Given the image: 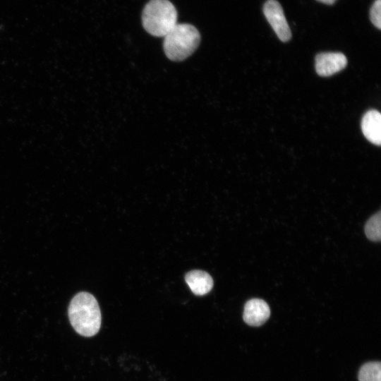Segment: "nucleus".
Here are the masks:
<instances>
[{
    "instance_id": "9b49d317",
    "label": "nucleus",
    "mask_w": 381,
    "mask_h": 381,
    "mask_svg": "<svg viewBox=\"0 0 381 381\" xmlns=\"http://www.w3.org/2000/svg\"><path fill=\"white\" fill-rule=\"evenodd\" d=\"M370 18L373 24L381 29V0H375L371 6Z\"/></svg>"
},
{
    "instance_id": "f8f14e48",
    "label": "nucleus",
    "mask_w": 381,
    "mask_h": 381,
    "mask_svg": "<svg viewBox=\"0 0 381 381\" xmlns=\"http://www.w3.org/2000/svg\"><path fill=\"white\" fill-rule=\"evenodd\" d=\"M325 4H333L337 0H317Z\"/></svg>"
},
{
    "instance_id": "f257e3e1",
    "label": "nucleus",
    "mask_w": 381,
    "mask_h": 381,
    "mask_svg": "<svg viewBox=\"0 0 381 381\" xmlns=\"http://www.w3.org/2000/svg\"><path fill=\"white\" fill-rule=\"evenodd\" d=\"M68 315L74 330L83 337L95 336L100 329V309L97 301L90 293L77 294L69 303Z\"/></svg>"
},
{
    "instance_id": "39448f33",
    "label": "nucleus",
    "mask_w": 381,
    "mask_h": 381,
    "mask_svg": "<svg viewBox=\"0 0 381 381\" xmlns=\"http://www.w3.org/2000/svg\"><path fill=\"white\" fill-rule=\"evenodd\" d=\"M347 64L345 55L340 52H325L315 57V70L320 76H330L343 68Z\"/></svg>"
},
{
    "instance_id": "9d476101",
    "label": "nucleus",
    "mask_w": 381,
    "mask_h": 381,
    "mask_svg": "<svg viewBox=\"0 0 381 381\" xmlns=\"http://www.w3.org/2000/svg\"><path fill=\"white\" fill-rule=\"evenodd\" d=\"M380 211L373 215L365 225V234L373 241H379L381 236Z\"/></svg>"
},
{
    "instance_id": "1a4fd4ad",
    "label": "nucleus",
    "mask_w": 381,
    "mask_h": 381,
    "mask_svg": "<svg viewBox=\"0 0 381 381\" xmlns=\"http://www.w3.org/2000/svg\"><path fill=\"white\" fill-rule=\"evenodd\" d=\"M358 381H381V363L379 361L363 364L358 372Z\"/></svg>"
},
{
    "instance_id": "20e7f679",
    "label": "nucleus",
    "mask_w": 381,
    "mask_h": 381,
    "mask_svg": "<svg viewBox=\"0 0 381 381\" xmlns=\"http://www.w3.org/2000/svg\"><path fill=\"white\" fill-rule=\"evenodd\" d=\"M263 12L279 39L289 41L291 33L281 4L276 0H268L264 4Z\"/></svg>"
},
{
    "instance_id": "6e6552de",
    "label": "nucleus",
    "mask_w": 381,
    "mask_h": 381,
    "mask_svg": "<svg viewBox=\"0 0 381 381\" xmlns=\"http://www.w3.org/2000/svg\"><path fill=\"white\" fill-rule=\"evenodd\" d=\"M185 280L192 292L197 296H203L211 291L213 280L211 276L202 270H192L186 274Z\"/></svg>"
},
{
    "instance_id": "423d86ee",
    "label": "nucleus",
    "mask_w": 381,
    "mask_h": 381,
    "mask_svg": "<svg viewBox=\"0 0 381 381\" xmlns=\"http://www.w3.org/2000/svg\"><path fill=\"white\" fill-rule=\"evenodd\" d=\"M270 315L269 306L262 299L253 298L245 304L243 318L250 326L258 327L263 325Z\"/></svg>"
},
{
    "instance_id": "7ed1b4c3",
    "label": "nucleus",
    "mask_w": 381,
    "mask_h": 381,
    "mask_svg": "<svg viewBox=\"0 0 381 381\" xmlns=\"http://www.w3.org/2000/svg\"><path fill=\"white\" fill-rule=\"evenodd\" d=\"M177 11L169 0H150L144 7V29L155 37H164L177 24Z\"/></svg>"
},
{
    "instance_id": "0eeeda50",
    "label": "nucleus",
    "mask_w": 381,
    "mask_h": 381,
    "mask_svg": "<svg viewBox=\"0 0 381 381\" xmlns=\"http://www.w3.org/2000/svg\"><path fill=\"white\" fill-rule=\"evenodd\" d=\"M361 129L364 136L373 144L381 143V114L377 110L367 111L361 121Z\"/></svg>"
},
{
    "instance_id": "f03ea898",
    "label": "nucleus",
    "mask_w": 381,
    "mask_h": 381,
    "mask_svg": "<svg viewBox=\"0 0 381 381\" xmlns=\"http://www.w3.org/2000/svg\"><path fill=\"white\" fill-rule=\"evenodd\" d=\"M200 42V35L195 27L188 23H177L164 37L163 49L169 59L181 61L196 50Z\"/></svg>"
}]
</instances>
